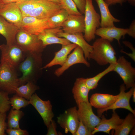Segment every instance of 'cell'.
Returning <instances> with one entry per match:
<instances>
[{
	"label": "cell",
	"instance_id": "obj_1",
	"mask_svg": "<svg viewBox=\"0 0 135 135\" xmlns=\"http://www.w3.org/2000/svg\"><path fill=\"white\" fill-rule=\"evenodd\" d=\"M42 53H26L25 59L18 68L22 74V76L19 78L21 86L28 82L35 83L42 74Z\"/></svg>",
	"mask_w": 135,
	"mask_h": 135
},
{
	"label": "cell",
	"instance_id": "obj_2",
	"mask_svg": "<svg viewBox=\"0 0 135 135\" xmlns=\"http://www.w3.org/2000/svg\"><path fill=\"white\" fill-rule=\"evenodd\" d=\"M92 46V50L90 54V60H94L101 66L116 63V53L110 42L100 38L95 40Z\"/></svg>",
	"mask_w": 135,
	"mask_h": 135
},
{
	"label": "cell",
	"instance_id": "obj_3",
	"mask_svg": "<svg viewBox=\"0 0 135 135\" xmlns=\"http://www.w3.org/2000/svg\"><path fill=\"white\" fill-rule=\"evenodd\" d=\"M84 16L85 29L84 36L90 42L96 37V32L100 26L101 17L96 10L92 0H86Z\"/></svg>",
	"mask_w": 135,
	"mask_h": 135
},
{
	"label": "cell",
	"instance_id": "obj_4",
	"mask_svg": "<svg viewBox=\"0 0 135 135\" xmlns=\"http://www.w3.org/2000/svg\"><path fill=\"white\" fill-rule=\"evenodd\" d=\"M16 69L5 62L0 64V89L8 94L15 93L21 86Z\"/></svg>",
	"mask_w": 135,
	"mask_h": 135
},
{
	"label": "cell",
	"instance_id": "obj_5",
	"mask_svg": "<svg viewBox=\"0 0 135 135\" xmlns=\"http://www.w3.org/2000/svg\"><path fill=\"white\" fill-rule=\"evenodd\" d=\"M0 62H5L16 69L25 59L26 53L17 44L0 45Z\"/></svg>",
	"mask_w": 135,
	"mask_h": 135
},
{
	"label": "cell",
	"instance_id": "obj_6",
	"mask_svg": "<svg viewBox=\"0 0 135 135\" xmlns=\"http://www.w3.org/2000/svg\"><path fill=\"white\" fill-rule=\"evenodd\" d=\"M17 44L26 54L42 53L45 48L37 35L20 28L16 36Z\"/></svg>",
	"mask_w": 135,
	"mask_h": 135
},
{
	"label": "cell",
	"instance_id": "obj_7",
	"mask_svg": "<svg viewBox=\"0 0 135 135\" xmlns=\"http://www.w3.org/2000/svg\"><path fill=\"white\" fill-rule=\"evenodd\" d=\"M113 71L118 73L122 80L126 90L135 87V68L124 56L117 60Z\"/></svg>",
	"mask_w": 135,
	"mask_h": 135
},
{
	"label": "cell",
	"instance_id": "obj_8",
	"mask_svg": "<svg viewBox=\"0 0 135 135\" xmlns=\"http://www.w3.org/2000/svg\"><path fill=\"white\" fill-rule=\"evenodd\" d=\"M57 122L64 130L65 133L70 132L74 135L79 125L76 106L69 108L57 118Z\"/></svg>",
	"mask_w": 135,
	"mask_h": 135
},
{
	"label": "cell",
	"instance_id": "obj_9",
	"mask_svg": "<svg viewBox=\"0 0 135 135\" xmlns=\"http://www.w3.org/2000/svg\"><path fill=\"white\" fill-rule=\"evenodd\" d=\"M135 89V87H132L129 91L126 92V88L124 84H122L120 86V92L117 99L110 106L104 109H98L97 112L98 116L101 117L104 112L109 110H112L114 111L118 108L126 109L135 115V110L132 109L130 104V99Z\"/></svg>",
	"mask_w": 135,
	"mask_h": 135
},
{
	"label": "cell",
	"instance_id": "obj_10",
	"mask_svg": "<svg viewBox=\"0 0 135 135\" xmlns=\"http://www.w3.org/2000/svg\"><path fill=\"white\" fill-rule=\"evenodd\" d=\"M78 107L77 114L79 120L92 132L100 122L101 119L94 113L89 102H82Z\"/></svg>",
	"mask_w": 135,
	"mask_h": 135
},
{
	"label": "cell",
	"instance_id": "obj_11",
	"mask_svg": "<svg viewBox=\"0 0 135 135\" xmlns=\"http://www.w3.org/2000/svg\"><path fill=\"white\" fill-rule=\"evenodd\" d=\"M29 100L30 104L35 108L40 114L48 128L54 116L50 101L43 100L36 93L33 94Z\"/></svg>",
	"mask_w": 135,
	"mask_h": 135
},
{
	"label": "cell",
	"instance_id": "obj_12",
	"mask_svg": "<svg viewBox=\"0 0 135 135\" xmlns=\"http://www.w3.org/2000/svg\"><path fill=\"white\" fill-rule=\"evenodd\" d=\"M62 8L60 3L52 2L46 0H42L39 4L32 10L28 16L40 19L49 18Z\"/></svg>",
	"mask_w": 135,
	"mask_h": 135
},
{
	"label": "cell",
	"instance_id": "obj_13",
	"mask_svg": "<svg viewBox=\"0 0 135 135\" xmlns=\"http://www.w3.org/2000/svg\"><path fill=\"white\" fill-rule=\"evenodd\" d=\"M48 18L40 19L29 16L23 17L20 28L38 36L44 30L50 28Z\"/></svg>",
	"mask_w": 135,
	"mask_h": 135
},
{
	"label": "cell",
	"instance_id": "obj_14",
	"mask_svg": "<svg viewBox=\"0 0 135 135\" xmlns=\"http://www.w3.org/2000/svg\"><path fill=\"white\" fill-rule=\"evenodd\" d=\"M78 64H82L88 67L90 66V64L85 58L82 49L77 46L73 52L69 55L64 64L61 67L56 69L54 74L59 77L64 72L72 65Z\"/></svg>",
	"mask_w": 135,
	"mask_h": 135
},
{
	"label": "cell",
	"instance_id": "obj_15",
	"mask_svg": "<svg viewBox=\"0 0 135 135\" xmlns=\"http://www.w3.org/2000/svg\"><path fill=\"white\" fill-rule=\"evenodd\" d=\"M0 16L20 28L23 17L16 3L4 4L0 8Z\"/></svg>",
	"mask_w": 135,
	"mask_h": 135
},
{
	"label": "cell",
	"instance_id": "obj_16",
	"mask_svg": "<svg viewBox=\"0 0 135 135\" xmlns=\"http://www.w3.org/2000/svg\"><path fill=\"white\" fill-rule=\"evenodd\" d=\"M61 27L63 32L68 34L84 32L85 29L84 16L82 14H69Z\"/></svg>",
	"mask_w": 135,
	"mask_h": 135
},
{
	"label": "cell",
	"instance_id": "obj_17",
	"mask_svg": "<svg viewBox=\"0 0 135 135\" xmlns=\"http://www.w3.org/2000/svg\"><path fill=\"white\" fill-rule=\"evenodd\" d=\"M61 32H63L61 27L47 29L42 31L37 36L45 48L47 46L52 44L66 45L70 44V42L66 39L56 36L57 33Z\"/></svg>",
	"mask_w": 135,
	"mask_h": 135
},
{
	"label": "cell",
	"instance_id": "obj_18",
	"mask_svg": "<svg viewBox=\"0 0 135 135\" xmlns=\"http://www.w3.org/2000/svg\"><path fill=\"white\" fill-rule=\"evenodd\" d=\"M129 34L128 28H120L114 26L108 27H100L96 30L95 34L110 42L114 39H116L120 45V40L121 38L124 37L126 34L128 35Z\"/></svg>",
	"mask_w": 135,
	"mask_h": 135
},
{
	"label": "cell",
	"instance_id": "obj_19",
	"mask_svg": "<svg viewBox=\"0 0 135 135\" xmlns=\"http://www.w3.org/2000/svg\"><path fill=\"white\" fill-rule=\"evenodd\" d=\"M56 35L57 36L64 38L70 42L75 44L80 47L83 50L85 58L90 60L89 55L92 50V47L85 40L82 32L69 34L61 32L57 33Z\"/></svg>",
	"mask_w": 135,
	"mask_h": 135
},
{
	"label": "cell",
	"instance_id": "obj_20",
	"mask_svg": "<svg viewBox=\"0 0 135 135\" xmlns=\"http://www.w3.org/2000/svg\"><path fill=\"white\" fill-rule=\"evenodd\" d=\"M112 112L111 118L108 119H106L104 115H102L100 122L92 132V135L99 132L110 134L111 130H114L122 123L124 119L121 118L115 111Z\"/></svg>",
	"mask_w": 135,
	"mask_h": 135
},
{
	"label": "cell",
	"instance_id": "obj_21",
	"mask_svg": "<svg viewBox=\"0 0 135 135\" xmlns=\"http://www.w3.org/2000/svg\"><path fill=\"white\" fill-rule=\"evenodd\" d=\"M90 90L86 86L85 78H77L72 89L74 99L78 106L81 103L89 102L88 94Z\"/></svg>",
	"mask_w": 135,
	"mask_h": 135
},
{
	"label": "cell",
	"instance_id": "obj_22",
	"mask_svg": "<svg viewBox=\"0 0 135 135\" xmlns=\"http://www.w3.org/2000/svg\"><path fill=\"white\" fill-rule=\"evenodd\" d=\"M119 94L113 95L107 94L95 93L91 96L90 101L92 106L98 109L108 108L117 99Z\"/></svg>",
	"mask_w": 135,
	"mask_h": 135
},
{
	"label": "cell",
	"instance_id": "obj_23",
	"mask_svg": "<svg viewBox=\"0 0 135 135\" xmlns=\"http://www.w3.org/2000/svg\"><path fill=\"white\" fill-rule=\"evenodd\" d=\"M19 29L0 16V34L5 38L6 44H11L16 42V36Z\"/></svg>",
	"mask_w": 135,
	"mask_h": 135
},
{
	"label": "cell",
	"instance_id": "obj_24",
	"mask_svg": "<svg viewBox=\"0 0 135 135\" xmlns=\"http://www.w3.org/2000/svg\"><path fill=\"white\" fill-rule=\"evenodd\" d=\"M97 3L100 13V27H108L114 26V22H118L120 20L114 18L111 14L108 5L104 0H94Z\"/></svg>",
	"mask_w": 135,
	"mask_h": 135
},
{
	"label": "cell",
	"instance_id": "obj_25",
	"mask_svg": "<svg viewBox=\"0 0 135 135\" xmlns=\"http://www.w3.org/2000/svg\"><path fill=\"white\" fill-rule=\"evenodd\" d=\"M78 46L74 43L66 45H62L61 49L55 52L54 56L49 63L42 67L43 69L50 68L55 65H63L65 62L69 54Z\"/></svg>",
	"mask_w": 135,
	"mask_h": 135
},
{
	"label": "cell",
	"instance_id": "obj_26",
	"mask_svg": "<svg viewBox=\"0 0 135 135\" xmlns=\"http://www.w3.org/2000/svg\"><path fill=\"white\" fill-rule=\"evenodd\" d=\"M135 115L129 113L122 123L114 129V135H128L135 125Z\"/></svg>",
	"mask_w": 135,
	"mask_h": 135
},
{
	"label": "cell",
	"instance_id": "obj_27",
	"mask_svg": "<svg viewBox=\"0 0 135 135\" xmlns=\"http://www.w3.org/2000/svg\"><path fill=\"white\" fill-rule=\"evenodd\" d=\"M38 87L32 82H28L25 84L21 85L17 88L15 93L17 95L29 100Z\"/></svg>",
	"mask_w": 135,
	"mask_h": 135
},
{
	"label": "cell",
	"instance_id": "obj_28",
	"mask_svg": "<svg viewBox=\"0 0 135 135\" xmlns=\"http://www.w3.org/2000/svg\"><path fill=\"white\" fill-rule=\"evenodd\" d=\"M68 15V13L65 10L62 8L57 13L48 18V21L50 28L61 27Z\"/></svg>",
	"mask_w": 135,
	"mask_h": 135
},
{
	"label": "cell",
	"instance_id": "obj_29",
	"mask_svg": "<svg viewBox=\"0 0 135 135\" xmlns=\"http://www.w3.org/2000/svg\"><path fill=\"white\" fill-rule=\"evenodd\" d=\"M116 64H110L109 66L106 68L95 76L92 78H85L86 84L90 90L97 88L99 80L106 74L113 71Z\"/></svg>",
	"mask_w": 135,
	"mask_h": 135
},
{
	"label": "cell",
	"instance_id": "obj_30",
	"mask_svg": "<svg viewBox=\"0 0 135 135\" xmlns=\"http://www.w3.org/2000/svg\"><path fill=\"white\" fill-rule=\"evenodd\" d=\"M41 0H22L16 2L20 8L23 17L28 16L30 13L40 3Z\"/></svg>",
	"mask_w": 135,
	"mask_h": 135
},
{
	"label": "cell",
	"instance_id": "obj_31",
	"mask_svg": "<svg viewBox=\"0 0 135 135\" xmlns=\"http://www.w3.org/2000/svg\"><path fill=\"white\" fill-rule=\"evenodd\" d=\"M23 112L20 110L12 109L8 116L7 127L8 128L14 129L20 128V120L23 116Z\"/></svg>",
	"mask_w": 135,
	"mask_h": 135
},
{
	"label": "cell",
	"instance_id": "obj_32",
	"mask_svg": "<svg viewBox=\"0 0 135 135\" xmlns=\"http://www.w3.org/2000/svg\"><path fill=\"white\" fill-rule=\"evenodd\" d=\"M62 8L65 10L69 14L81 15L73 0H59Z\"/></svg>",
	"mask_w": 135,
	"mask_h": 135
},
{
	"label": "cell",
	"instance_id": "obj_33",
	"mask_svg": "<svg viewBox=\"0 0 135 135\" xmlns=\"http://www.w3.org/2000/svg\"><path fill=\"white\" fill-rule=\"evenodd\" d=\"M12 109L18 110L30 104L29 100L16 94L14 95L10 100Z\"/></svg>",
	"mask_w": 135,
	"mask_h": 135
},
{
	"label": "cell",
	"instance_id": "obj_34",
	"mask_svg": "<svg viewBox=\"0 0 135 135\" xmlns=\"http://www.w3.org/2000/svg\"><path fill=\"white\" fill-rule=\"evenodd\" d=\"M8 94L6 92L0 91V112H6L10 108Z\"/></svg>",
	"mask_w": 135,
	"mask_h": 135
},
{
	"label": "cell",
	"instance_id": "obj_35",
	"mask_svg": "<svg viewBox=\"0 0 135 135\" xmlns=\"http://www.w3.org/2000/svg\"><path fill=\"white\" fill-rule=\"evenodd\" d=\"M74 135H92L90 131L81 121Z\"/></svg>",
	"mask_w": 135,
	"mask_h": 135
},
{
	"label": "cell",
	"instance_id": "obj_36",
	"mask_svg": "<svg viewBox=\"0 0 135 135\" xmlns=\"http://www.w3.org/2000/svg\"><path fill=\"white\" fill-rule=\"evenodd\" d=\"M6 112H0V135L6 134L5 131L7 127L6 122Z\"/></svg>",
	"mask_w": 135,
	"mask_h": 135
},
{
	"label": "cell",
	"instance_id": "obj_37",
	"mask_svg": "<svg viewBox=\"0 0 135 135\" xmlns=\"http://www.w3.org/2000/svg\"><path fill=\"white\" fill-rule=\"evenodd\" d=\"M6 132L9 135H26L28 134V133L26 130L20 128L14 129L9 128L6 130Z\"/></svg>",
	"mask_w": 135,
	"mask_h": 135
},
{
	"label": "cell",
	"instance_id": "obj_38",
	"mask_svg": "<svg viewBox=\"0 0 135 135\" xmlns=\"http://www.w3.org/2000/svg\"><path fill=\"white\" fill-rule=\"evenodd\" d=\"M57 126L55 121L52 119L49 126L48 128V130L47 135H59L56 130Z\"/></svg>",
	"mask_w": 135,
	"mask_h": 135
},
{
	"label": "cell",
	"instance_id": "obj_39",
	"mask_svg": "<svg viewBox=\"0 0 135 135\" xmlns=\"http://www.w3.org/2000/svg\"><path fill=\"white\" fill-rule=\"evenodd\" d=\"M78 10L82 14H84L86 0H73Z\"/></svg>",
	"mask_w": 135,
	"mask_h": 135
},
{
	"label": "cell",
	"instance_id": "obj_40",
	"mask_svg": "<svg viewBox=\"0 0 135 135\" xmlns=\"http://www.w3.org/2000/svg\"><path fill=\"white\" fill-rule=\"evenodd\" d=\"M128 35L134 38H135V20H133L130 24L129 28Z\"/></svg>",
	"mask_w": 135,
	"mask_h": 135
},
{
	"label": "cell",
	"instance_id": "obj_41",
	"mask_svg": "<svg viewBox=\"0 0 135 135\" xmlns=\"http://www.w3.org/2000/svg\"><path fill=\"white\" fill-rule=\"evenodd\" d=\"M105 2L109 6L114 5L117 4H119L121 5L126 2V0H104Z\"/></svg>",
	"mask_w": 135,
	"mask_h": 135
},
{
	"label": "cell",
	"instance_id": "obj_42",
	"mask_svg": "<svg viewBox=\"0 0 135 135\" xmlns=\"http://www.w3.org/2000/svg\"><path fill=\"white\" fill-rule=\"evenodd\" d=\"M122 42L126 46L128 47L132 50V54L135 56V50L132 44L130 42L127 41H123Z\"/></svg>",
	"mask_w": 135,
	"mask_h": 135
},
{
	"label": "cell",
	"instance_id": "obj_43",
	"mask_svg": "<svg viewBox=\"0 0 135 135\" xmlns=\"http://www.w3.org/2000/svg\"><path fill=\"white\" fill-rule=\"evenodd\" d=\"M22 0H0V2L3 4L12 2H17Z\"/></svg>",
	"mask_w": 135,
	"mask_h": 135
},
{
	"label": "cell",
	"instance_id": "obj_44",
	"mask_svg": "<svg viewBox=\"0 0 135 135\" xmlns=\"http://www.w3.org/2000/svg\"><path fill=\"white\" fill-rule=\"evenodd\" d=\"M128 1L132 5L134 6L135 5V0H126Z\"/></svg>",
	"mask_w": 135,
	"mask_h": 135
},
{
	"label": "cell",
	"instance_id": "obj_45",
	"mask_svg": "<svg viewBox=\"0 0 135 135\" xmlns=\"http://www.w3.org/2000/svg\"><path fill=\"white\" fill-rule=\"evenodd\" d=\"M132 101L133 102H135V89L134 90L132 95Z\"/></svg>",
	"mask_w": 135,
	"mask_h": 135
},
{
	"label": "cell",
	"instance_id": "obj_46",
	"mask_svg": "<svg viewBox=\"0 0 135 135\" xmlns=\"http://www.w3.org/2000/svg\"><path fill=\"white\" fill-rule=\"evenodd\" d=\"M47 1L57 3H60V2L59 0H46Z\"/></svg>",
	"mask_w": 135,
	"mask_h": 135
},
{
	"label": "cell",
	"instance_id": "obj_47",
	"mask_svg": "<svg viewBox=\"0 0 135 135\" xmlns=\"http://www.w3.org/2000/svg\"><path fill=\"white\" fill-rule=\"evenodd\" d=\"M4 4L0 2V8L2 7Z\"/></svg>",
	"mask_w": 135,
	"mask_h": 135
},
{
	"label": "cell",
	"instance_id": "obj_48",
	"mask_svg": "<svg viewBox=\"0 0 135 135\" xmlns=\"http://www.w3.org/2000/svg\"></svg>",
	"mask_w": 135,
	"mask_h": 135
}]
</instances>
